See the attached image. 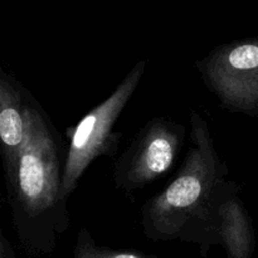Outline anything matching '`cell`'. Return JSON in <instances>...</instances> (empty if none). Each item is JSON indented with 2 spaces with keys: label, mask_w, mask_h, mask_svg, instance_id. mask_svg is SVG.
I'll return each mask as SVG.
<instances>
[{
  "label": "cell",
  "mask_w": 258,
  "mask_h": 258,
  "mask_svg": "<svg viewBox=\"0 0 258 258\" xmlns=\"http://www.w3.org/2000/svg\"><path fill=\"white\" fill-rule=\"evenodd\" d=\"M191 145L173 180L141 207L140 226L150 241H181L207 257L221 246L219 207L228 183L227 163L218 155L207 121L190 112Z\"/></svg>",
  "instance_id": "6da1fadb"
},
{
  "label": "cell",
  "mask_w": 258,
  "mask_h": 258,
  "mask_svg": "<svg viewBox=\"0 0 258 258\" xmlns=\"http://www.w3.org/2000/svg\"><path fill=\"white\" fill-rule=\"evenodd\" d=\"M66 158L64 141L38 103L24 146L4 169L13 227L29 256L52 253L71 226L63 191Z\"/></svg>",
  "instance_id": "7a4b0ae2"
},
{
  "label": "cell",
  "mask_w": 258,
  "mask_h": 258,
  "mask_svg": "<svg viewBox=\"0 0 258 258\" xmlns=\"http://www.w3.org/2000/svg\"><path fill=\"white\" fill-rule=\"evenodd\" d=\"M145 67V60L136 62L103 102L91 108L77 125L66 130L70 144L63 171V191L67 198L96 159L113 158L117 154L122 134L115 131V125L140 85Z\"/></svg>",
  "instance_id": "3957f363"
},
{
  "label": "cell",
  "mask_w": 258,
  "mask_h": 258,
  "mask_svg": "<svg viewBox=\"0 0 258 258\" xmlns=\"http://www.w3.org/2000/svg\"><path fill=\"white\" fill-rule=\"evenodd\" d=\"M196 67L222 110L258 117V37L218 45Z\"/></svg>",
  "instance_id": "277c9868"
},
{
  "label": "cell",
  "mask_w": 258,
  "mask_h": 258,
  "mask_svg": "<svg viewBox=\"0 0 258 258\" xmlns=\"http://www.w3.org/2000/svg\"><path fill=\"white\" fill-rule=\"evenodd\" d=\"M186 127L171 118L153 117L136 133L112 165V181L126 196L155 183L175 164Z\"/></svg>",
  "instance_id": "5b68a950"
},
{
  "label": "cell",
  "mask_w": 258,
  "mask_h": 258,
  "mask_svg": "<svg viewBox=\"0 0 258 258\" xmlns=\"http://www.w3.org/2000/svg\"><path fill=\"white\" fill-rule=\"evenodd\" d=\"M38 103L14 76L0 70V141L4 169L14 163L24 146Z\"/></svg>",
  "instance_id": "8992f818"
},
{
  "label": "cell",
  "mask_w": 258,
  "mask_h": 258,
  "mask_svg": "<svg viewBox=\"0 0 258 258\" xmlns=\"http://www.w3.org/2000/svg\"><path fill=\"white\" fill-rule=\"evenodd\" d=\"M238 184L228 180L219 207V238L227 258H253L256 234L253 221L239 197Z\"/></svg>",
  "instance_id": "52a82bcc"
},
{
  "label": "cell",
  "mask_w": 258,
  "mask_h": 258,
  "mask_svg": "<svg viewBox=\"0 0 258 258\" xmlns=\"http://www.w3.org/2000/svg\"><path fill=\"white\" fill-rule=\"evenodd\" d=\"M72 258H158L154 254L134 251V249H113L98 246L91 232L82 227L78 229Z\"/></svg>",
  "instance_id": "ba28073f"
},
{
  "label": "cell",
  "mask_w": 258,
  "mask_h": 258,
  "mask_svg": "<svg viewBox=\"0 0 258 258\" xmlns=\"http://www.w3.org/2000/svg\"><path fill=\"white\" fill-rule=\"evenodd\" d=\"M0 258H17L12 243L3 232H0Z\"/></svg>",
  "instance_id": "9c48e42d"
}]
</instances>
